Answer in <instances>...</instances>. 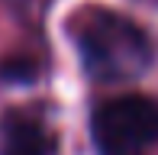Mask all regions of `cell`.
I'll return each mask as SVG.
<instances>
[{"label": "cell", "instance_id": "6da1fadb", "mask_svg": "<svg viewBox=\"0 0 158 155\" xmlns=\"http://www.w3.org/2000/svg\"><path fill=\"white\" fill-rule=\"evenodd\" d=\"M74 39L87 74L97 81H129L152 65L148 32L123 13L94 10L77 19Z\"/></svg>", "mask_w": 158, "mask_h": 155}, {"label": "cell", "instance_id": "7a4b0ae2", "mask_svg": "<svg viewBox=\"0 0 158 155\" xmlns=\"http://www.w3.org/2000/svg\"><path fill=\"white\" fill-rule=\"evenodd\" d=\"M97 155H148L158 145V103L148 97H116L90 116Z\"/></svg>", "mask_w": 158, "mask_h": 155}, {"label": "cell", "instance_id": "3957f363", "mask_svg": "<svg viewBox=\"0 0 158 155\" xmlns=\"http://www.w3.org/2000/svg\"><path fill=\"white\" fill-rule=\"evenodd\" d=\"M0 155H55V132L42 119L10 113L0 123Z\"/></svg>", "mask_w": 158, "mask_h": 155}]
</instances>
